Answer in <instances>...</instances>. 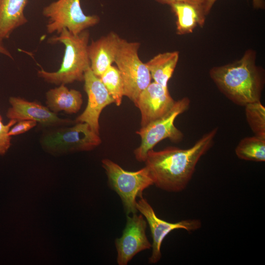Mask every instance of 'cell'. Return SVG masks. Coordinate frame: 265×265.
Segmentation results:
<instances>
[{
  "mask_svg": "<svg viewBox=\"0 0 265 265\" xmlns=\"http://www.w3.org/2000/svg\"><path fill=\"white\" fill-rule=\"evenodd\" d=\"M217 130L214 128L206 133L187 149L169 147L159 151H149L144 162L154 185L168 192L185 189L200 159L212 146Z\"/></svg>",
  "mask_w": 265,
  "mask_h": 265,
  "instance_id": "cell-1",
  "label": "cell"
},
{
  "mask_svg": "<svg viewBox=\"0 0 265 265\" xmlns=\"http://www.w3.org/2000/svg\"><path fill=\"white\" fill-rule=\"evenodd\" d=\"M256 59L255 51L248 49L239 59L210 70V76L219 90L238 106L260 101L265 72L256 65Z\"/></svg>",
  "mask_w": 265,
  "mask_h": 265,
  "instance_id": "cell-2",
  "label": "cell"
},
{
  "mask_svg": "<svg viewBox=\"0 0 265 265\" xmlns=\"http://www.w3.org/2000/svg\"><path fill=\"white\" fill-rule=\"evenodd\" d=\"M89 37L87 29L75 35L64 28L58 35L49 39L50 43H60L65 46L62 63L55 72L41 68L37 71L38 76L47 82L59 85L83 81L84 73L90 67L88 53Z\"/></svg>",
  "mask_w": 265,
  "mask_h": 265,
  "instance_id": "cell-3",
  "label": "cell"
},
{
  "mask_svg": "<svg viewBox=\"0 0 265 265\" xmlns=\"http://www.w3.org/2000/svg\"><path fill=\"white\" fill-rule=\"evenodd\" d=\"M102 163L108 185L121 199L125 213L127 215L136 213V198L143 197V191L154 185L148 168L145 166L136 171H127L107 159H103Z\"/></svg>",
  "mask_w": 265,
  "mask_h": 265,
  "instance_id": "cell-4",
  "label": "cell"
},
{
  "mask_svg": "<svg viewBox=\"0 0 265 265\" xmlns=\"http://www.w3.org/2000/svg\"><path fill=\"white\" fill-rule=\"evenodd\" d=\"M140 44L122 38L115 62L124 84V96L134 105L141 92L151 82V76L138 53Z\"/></svg>",
  "mask_w": 265,
  "mask_h": 265,
  "instance_id": "cell-5",
  "label": "cell"
},
{
  "mask_svg": "<svg viewBox=\"0 0 265 265\" xmlns=\"http://www.w3.org/2000/svg\"><path fill=\"white\" fill-rule=\"evenodd\" d=\"M190 100L187 97L175 101L172 107L164 115L141 127L136 132L141 139L140 146L134 151L138 161H145L148 151L164 139L169 138L173 142H179L183 139V134L174 123L178 116L188 108Z\"/></svg>",
  "mask_w": 265,
  "mask_h": 265,
  "instance_id": "cell-6",
  "label": "cell"
},
{
  "mask_svg": "<svg viewBox=\"0 0 265 265\" xmlns=\"http://www.w3.org/2000/svg\"><path fill=\"white\" fill-rule=\"evenodd\" d=\"M70 127H61L45 132L41 145L53 154L90 151L102 142L99 134L86 123H77Z\"/></svg>",
  "mask_w": 265,
  "mask_h": 265,
  "instance_id": "cell-7",
  "label": "cell"
},
{
  "mask_svg": "<svg viewBox=\"0 0 265 265\" xmlns=\"http://www.w3.org/2000/svg\"><path fill=\"white\" fill-rule=\"evenodd\" d=\"M80 0H57L46 6L43 14L48 18V33L59 34L65 28L77 35L97 25L100 18L96 15H86L83 12Z\"/></svg>",
  "mask_w": 265,
  "mask_h": 265,
  "instance_id": "cell-8",
  "label": "cell"
},
{
  "mask_svg": "<svg viewBox=\"0 0 265 265\" xmlns=\"http://www.w3.org/2000/svg\"><path fill=\"white\" fill-rule=\"evenodd\" d=\"M136 209L145 218L151 230L153 243L152 252L149 258L151 264L158 263L161 258V246L163 240L169 233L174 230L184 229L188 232L196 231L201 227L200 220L190 219L171 223L159 218L145 198L143 197L137 202Z\"/></svg>",
  "mask_w": 265,
  "mask_h": 265,
  "instance_id": "cell-9",
  "label": "cell"
},
{
  "mask_svg": "<svg viewBox=\"0 0 265 265\" xmlns=\"http://www.w3.org/2000/svg\"><path fill=\"white\" fill-rule=\"evenodd\" d=\"M146 228L147 222L142 214L127 216L122 235L115 241L119 265H127L138 253L151 247L146 235Z\"/></svg>",
  "mask_w": 265,
  "mask_h": 265,
  "instance_id": "cell-10",
  "label": "cell"
},
{
  "mask_svg": "<svg viewBox=\"0 0 265 265\" xmlns=\"http://www.w3.org/2000/svg\"><path fill=\"white\" fill-rule=\"evenodd\" d=\"M84 90L87 94V106L76 119V123H86L96 133L99 134V119L103 109L114 103L99 77L89 67L84 75Z\"/></svg>",
  "mask_w": 265,
  "mask_h": 265,
  "instance_id": "cell-11",
  "label": "cell"
},
{
  "mask_svg": "<svg viewBox=\"0 0 265 265\" xmlns=\"http://www.w3.org/2000/svg\"><path fill=\"white\" fill-rule=\"evenodd\" d=\"M175 103L167 87L155 81L151 82L141 92L135 105L141 113V127L164 115Z\"/></svg>",
  "mask_w": 265,
  "mask_h": 265,
  "instance_id": "cell-12",
  "label": "cell"
},
{
  "mask_svg": "<svg viewBox=\"0 0 265 265\" xmlns=\"http://www.w3.org/2000/svg\"><path fill=\"white\" fill-rule=\"evenodd\" d=\"M10 106L7 112V117L17 121L29 120L36 121L46 127L60 126L69 123L71 121L61 118L47 106L36 102H31L18 97H10Z\"/></svg>",
  "mask_w": 265,
  "mask_h": 265,
  "instance_id": "cell-13",
  "label": "cell"
},
{
  "mask_svg": "<svg viewBox=\"0 0 265 265\" xmlns=\"http://www.w3.org/2000/svg\"><path fill=\"white\" fill-rule=\"evenodd\" d=\"M121 40L116 33L111 31L92 41L88 45L90 69L96 76L100 77L115 62Z\"/></svg>",
  "mask_w": 265,
  "mask_h": 265,
  "instance_id": "cell-14",
  "label": "cell"
},
{
  "mask_svg": "<svg viewBox=\"0 0 265 265\" xmlns=\"http://www.w3.org/2000/svg\"><path fill=\"white\" fill-rule=\"evenodd\" d=\"M176 18V33L184 35L192 33L197 26L203 27L206 14L203 4L178 2L170 5Z\"/></svg>",
  "mask_w": 265,
  "mask_h": 265,
  "instance_id": "cell-15",
  "label": "cell"
},
{
  "mask_svg": "<svg viewBox=\"0 0 265 265\" xmlns=\"http://www.w3.org/2000/svg\"><path fill=\"white\" fill-rule=\"evenodd\" d=\"M27 0H0V42L27 22L24 11Z\"/></svg>",
  "mask_w": 265,
  "mask_h": 265,
  "instance_id": "cell-16",
  "label": "cell"
},
{
  "mask_svg": "<svg viewBox=\"0 0 265 265\" xmlns=\"http://www.w3.org/2000/svg\"><path fill=\"white\" fill-rule=\"evenodd\" d=\"M46 98L47 107L55 113L61 111L68 114L76 113L83 103L81 93L76 89H69L65 84L48 90Z\"/></svg>",
  "mask_w": 265,
  "mask_h": 265,
  "instance_id": "cell-17",
  "label": "cell"
},
{
  "mask_svg": "<svg viewBox=\"0 0 265 265\" xmlns=\"http://www.w3.org/2000/svg\"><path fill=\"white\" fill-rule=\"evenodd\" d=\"M179 57V52H168L159 53L145 63L154 81L167 87Z\"/></svg>",
  "mask_w": 265,
  "mask_h": 265,
  "instance_id": "cell-18",
  "label": "cell"
},
{
  "mask_svg": "<svg viewBox=\"0 0 265 265\" xmlns=\"http://www.w3.org/2000/svg\"><path fill=\"white\" fill-rule=\"evenodd\" d=\"M240 159L256 162L265 161V138L256 135L241 139L235 149Z\"/></svg>",
  "mask_w": 265,
  "mask_h": 265,
  "instance_id": "cell-19",
  "label": "cell"
},
{
  "mask_svg": "<svg viewBox=\"0 0 265 265\" xmlns=\"http://www.w3.org/2000/svg\"><path fill=\"white\" fill-rule=\"evenodd\" d=\"M99 78L115 104L120 106L124 96V84L118 68L112 65Z\"/></svg>",
  "mask_w": 265,
  "mask_h": 265,
  "instance_id": "cell-20",
  "label": "cell"
},
{
  "mask_svg": "<svg viewBox=\"0 0 265 265\" xmlns=\"http://www.w3.org/2000/svg\"><path fill=\"white\" fill-rule=\"evenodd\" d=\"M245 115L247 122L255 135L265 138V107L260 101L247 104Z\"/></svg>",
  "mask_w": 265,
  "mask_h": 265,
  "instance_id": "cell-21",
  "label": "cell"
},
{
  "mask_svg": "<svg viewBox=\"0 0 265 265\" xmlns=\"http://www.w3.org/2000/svg\"><path fill=\"white\" fill-rule=\"evenodd\" d=\"M17 121L11 119L7 124H4L2 118L0 114V155L4 154L10 148L11 136L8 134L10 128L17 123Z\"/></svg>",
  "mask_w": 265,
  "mask_h": 265,
  "instance_id": "cell-22",
  "label": "cell"
},
{
  "mask_svg": "<svg viewBox=\"0 0 265 265\" xmlns=\"http://www.w3.org/2000/svg\"><path fill=\"white\" fill-rule=\"evenodd\" d=\"M36 125L37 122L32 120H22L18 121L17 124L14 125L13 127L10 128L8 134L12 136L24 133L34 128Z\"/></svg>",
  "mask_w": 265,
  "mask_h": 265,
  "instance_id": "cell-23",
  "label": "cell"
},
{
  "mask_svg": "<svg viewBox=\"0 0 265 265\" xmlns=\"http://www.w3.org/2000/svg\"><path fill=\"white\" fill-rule=\"evenodd\" d=\"M217 0H206L203 4V7L206 15L210 12L213 5ZM253 5L256 9H264V0H252Z\"/></svg>",
  "mask_w": 265,
  "mask_h": 265,
  "instance_id": "cell-24",
  "label": "cell"
},
{
  "mask_svg": "<svg viewBox=\"0 0 265 265\" xmlns=\"http://www.w3.org/2000/svg\"><path fill=\"white\" fill-rule=\"evenodd\" d=\"M158 2L169 5L178 2H188L203 4L206 0H156Z\"/></svg>",
  "mask_w": 265,
  "mask_h": 265,
  "instance_id": "cell-25",
  "label": "cell"
},
{
  "mask_svg": "<svg viewBox=\"0 0 265 265\" xmlns=\"http://www.w3.org/2000/svg\"><path fill=\"white\" fill-rule=\"evenodd\" d=\"M0 53L5 55L11 58H13L10 53L3 46L2 42H0Z\"/></svg>",
  "mask_w": 265,
  "mask_h": 265,
  "instance_id": "cell-26",
  "label": "cell"
}]
</instances>
